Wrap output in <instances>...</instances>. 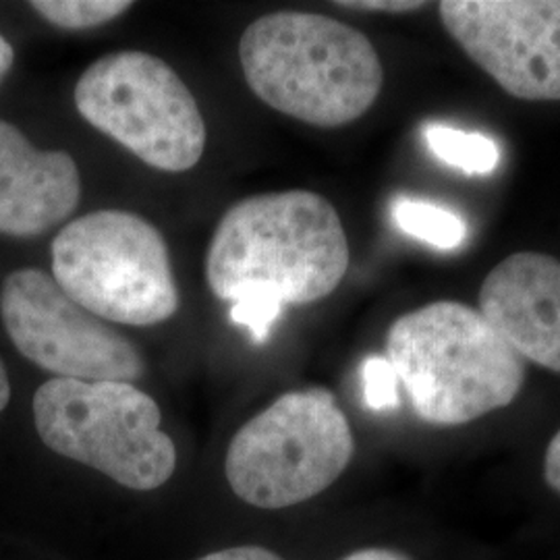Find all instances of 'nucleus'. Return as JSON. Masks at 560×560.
<instances>
[{
	"mask_svg": "<svg viewBox=\"0 0 560 560\" xmlns=\"http://www.w3.org/2000/svg\"><path fill=\"white\" fill-rule=\"evenodd\" d=\"M349 268V243L335 206L320 194L291 189L235 203L222 217L206 279L217 298L266 295L282 305L328 298Z\"/></svg>",
	"mask_w": 560,
	"mask_h": 560,
	"instance_id": "obj_1",
	"label": "nucleus"
},
{
	"mask_svg": "<svg viewBox=\"0 0 560 560\" xmlns=\"http://www.w3.org/2000/svg\"><path fill=\"white\" fill-rule=\"evenodd\" d=\"M240 59L261 102L316 127L360 119L384 83L368 36L318 13L277 11L254 21L241 36Z\"/></svg>",
	"mask_w": 560,
	"mask_h": 560,
	"instance_id": "obj_2",
	"label": "nucleus"
},
{
	"mask_svg": "<svg viewBox=\"0 0 560 560\" xmlns=\"http://www.w3.org/2000/svg\"><path fill=\"white\" fill-rule=\"evenodd\" d=\"M386 360L432 425L480 420L517 399L525 382V361L480 310L459 301L428 303L393 322Z\"/></svg>",
	"mask_w": 560,
	"mask_h": 560,
	"instance_id": "obj_3",
	"label": "nucleus"
},
{
	"mask_svg": "<svg viewBox=\"0 0 560 560\" xmlns=\"http://www.w3.org/2000/svg\"><path fill=\"white\" fill-rule=\"evenodd\" d=\"M40 441L129 490H156L173 478L177 448L161 428L156 400L127 382L52 378L34 395Z\"/></svg>",
	"mask_w": 560,
	"mask_h": 560,
	"instance_id": "obj_4",
	"label": "nucleus"
},
{
	"mask_svg": "<svg viewBox=\"0 0 560 560\" xmlns=\"http://www.w3.org/2000/svg\"><path fill=\"white\" fill-rule=\"evenodd\" d=\"M353 453V432L335 395L326 388L291 390L241 425L224 474L241 501L287 509L339 480Z\"/></svg>",
	"mask_w": 560,
	"mask_h": 560,
	"instance_id": "obj_5",
	"label": "nucleus"
},
{
	"mask_svg": "<svg viewBox=\"0 0 560 560\" xmlns=\"http://www.w3.org/2000/svg\"><path fill=\"white\" fill-rule=\"evenodd\" d=\"M52 277L104 322L152 326L179 307L161 231L125 210H96L65 224L52 241Z\"/></svg>",
	"mask_w": 560,
	"mask_h": 560,
	"instance_id": "obj_6",
	"label": "nucleus"
},
{
	"mask_svg": "<svg viewBox=\"0 0 560 560\" xmlns=\"http://www.w3.org/2000/svg\"><path fill=\"white\" fill-rule=\"evenodd\" d=\"M73 98L83 119L152 168L185 173L200 162V106L159 57L133 50L101 57L83 71Z\"/></svg>",
	"mask_w": 560,
	"mask_h": 560,
	"instance_id": "obj_7",
	"label": "nucleus"
},
{
	"mask_svg": "<svg viewBox=\"0 0 560 560\" xmlns=\"http://www.w3.org/2000/svg\"><path fill=\"white\" fill-rule=\"evenodd\" d=\"M0 318L21 355L57 378L133 384L143 374L131 340L38 268L15 270L2 280Z\"/></svg>",
	"mask_w": 560,
	"mask_h": 560,
	"instance_id": "obj_8",
	"label": "nucleus"
},
{
	"mask_svg": "<svg viewBox=\"0 0 560 560\" xmlns=\"http://www.w3.org/2000/svg\"><path fill=\"white\" fill-rule=\"evenodd\" d=\"M460 50L520 101H560V0H444Z\"/></svg>",
	"mask_w": 560,
	"mask_h": 560,
	"instance_id": "obj_9",
	"label": "nucleus"
},
{
	"mask_svg": "<svg viewBox=\"0 0 560 560\" xmlns=\"http://www.w3.org/2000/svg\"><path fill=\"white\" fill-rule=\"evenodd\" d=\"M481 316L520 355L560 374V260L520 252L483 279Z\"/></svg>",
	"mask_w": 560,
	"mask_h": 560,
	"instance_id": "obj_10",
	"label": "nucleus"
},
{
	"mask_svg": "<svg viewBox=\"0 0 560 560\" xmlns=\"http://www.w3.org/2000/svg\"><path fill=\"white\" fill-rule=\"evenodd\" d=\"M81 196L80 168L59 150H36L0 120V233L36 237L67 221Z\"/></svg>",
	"mask_w": 560,
	"mask_h": 560,
	"instance_id": "obj_11",
	"label": "nucleus"
},
{
	"mask_svg": "<svg viewBox=\"0 0 560 560\" xmlns=\"http://www.w3.org/2000/svg\"><path fill=\"white\" fill-rule=\"evenodd\" d=\"M423 138L439 161L467 175H490L501 162V150L497 141L481 133L463 131L442 122H430L423 129Z\"/></svg>",
	"mask_w": 560,
	"mask_h": 560,
	"instance_id": "obj_12",
	"label": "nucleus"
},
{
	"mask_svg": "<svg viewBox=\"0 0 560 560\" xmlns=\"http://www.w3.org/2000/svg\"><path fill=\"white\" fill-rule=\"evenodd\" d=\"M393 221L405 235L439 249H455L467 237V224L459 214L407 196L393 201Z\"/></svg>",
	"mask_w": 560,
	"mask_h": 560,
	"instance_id": "obj_13",
	"label": "nucleus"
},
{
	"mask_svg": "<svg viewBox=\"0 0 560 560\" xmlns=\"http://www.w3.org/2000/svg\"><path fill=\"white\" fill-rule=\"evenodd\" d=\"M30 7L60 30H90L117 20L133 7L129 0H34Z\"/></svg>",
	"mask_w": 560,
	"mask_h": 560,
	"instance_id": "obj_14",
	"label": "nucleus"
},
{
	"mask_svg": "<svg viewBox=\"0 0 560 560\" xmlns=\"http://www.w3.org/2000/svg\"><path fill=\"white\" fill-rule=\"evenodd\" d=\"M363 402L372 411H384L399 405V376L393 363L382 355H370L361 363Z\"/></svg>",
	"mask_w": 560,
	"mask_h": 560,
	"instance_id": "obj_15",
	"label": "nucleus"
},
{
	"mask_svg": "<svg viewBox=\"0 0 560 560\" xmlns=\"http://www.w3.org/2000/svg\"><path fill=\"white\" fill-rule=\"evenodd\" d=\"M282 303L266 295H245L233 303L231 320L245 326L256 342L268 339L272 324L279 320Z\"/></svg>",
	"mask_w": 560,
	"mask_h": 560,
	"instance_id": "obj_16",
	"label": "nucleus"
},
{
	"mask_svg": "<svg viewBox=\"0 0 560 560\" xmlns=\"http://www.w3.org/2000/svg\"><path fill=\"white\" fill-rule=\"evenodd\" d=\"M335 4L342 9L374 11V13H411V11L425 9V2H416V0H340Z\"/></svg>",
	"mask_w": 560,
	"mask_h": 560,
	"instance_id": "obj_17",
	"label": "nucleus"
},
{
	"mask_svg": "<svg viewBox=\"0 0 560 560\" xmlns=\"http://www.w3.org/2000/svg\"><path fill=\"white\" fill-rule=\"evenodd\" d=\"M198 560H284L279 555L261 548V546H235V548H226L219 550L212 555H206Z\"/></svg>",
	"mask_w": 560,
	"mask_h": 560,
	"instance_id": "obj_18",
	"label": "nucleus"
},
{
	"mask_svg": "<svg viewBox=\"0 0 560 560\" xmlns=\"http://www.w3.org/2000/svg\"><path fill=\"white\" fill-rule=\"evenodd\" d=\"M544 476H546V481L550 483V488H555L560 494V430L546 448Z\"/></svg>",
	"mask_w": 560,
	"mask_h": 560,
	"instance_id": "obj_19",
	"label": "nucleus"
},
{
	"mask_svg": "<svg viewBox=\"0 0 560 560\" xmlns=\"http://www.w3.org/2000/svg\"><path fill=\"white\" fill-rule=\"evenodd\" d=\"M340 560H413L409 559L407 555H402V552H397V550H390V548H363V550H358V552H353V555H349V557H345V559Z\"/></svg>",
	"mask_w": 560,
	"mask_h": 560,
	"instance_id": "obj_20",
	"label": "nucleus"
},
{
	"mask_svg": "<svg viewBox=\"0 0 560 560\" xmlns=\"http://www.w3.org/2000/svg\"><path fill=\"white\" fill-rule=\"evenodd\" d=\"M13 60H15V52H13V46L9 44L7 38L0 36V83L7 78V73L11 71L13 67Z\"/></svg>",
	"mask_w": 560,
	"mask_h": 560,
	"instance_id": "obj_21",
	"label": "nucleus"
},
{
	"mask_svg": "<svg viewBox=\"0 0 560 560\" xmlns=\"http://www.w3.org/2000/svg\"><path fill=\"white\" fill-rule=\"evenodd\" d=\"M9 400H11V382H9L7 368H4V363L0 360V413L4 411Z\"/></svg>",
	"mask_w": 560,
	"mask_h": 560,
	"instance_id": "obj_22",
	"label": "nucleus"
}]
</instances>
